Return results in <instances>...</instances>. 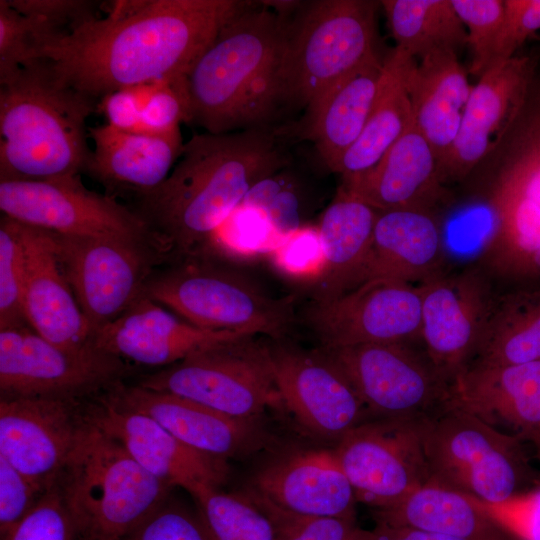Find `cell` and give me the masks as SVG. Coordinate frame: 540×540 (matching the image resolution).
I'll list each match as a JSON object with an SVG mask.
<instances>
[{
  "instance_id": "9a60e30c",
  "label": "cell",
  "mask_w": 540,
  "mask_h": 540,
  "mask_svg": "<svg viewBox=\"0 0 540 540\" xmlns=\"http://www.w3.org/2000/svg\"><path fill=\"white\" fill-rule=\"evenodd\" d=\"M422 422L369 419L337 441L333 450L357 502L386 508L429 481Z\"/></svg>"
},
{
  "instance_id": "74e56055",
  "label": "cell",
  "mask_w": 540,
  "mask_h": 540,
  "mask_svg": "<svg viewBox=\"0 0 540 540\" xmlns=\"http://www.w3.org/2000/svg\"><path fill=\"white\" fill-rule=\"evenodd\" d=\"M241 205L264 214L282 238L302 228L305 205L301 184L285 168L255 184Z\"/></svg>"
},
{
  "instance_id": "9c48e42d",
  "label": "cell",
  "mask_w": 540,
  "mask_h": 540,
  "mask_svg": "<svg viewBox=\"0 0 540 540\" xmlns=\"http://www.w3.org/2000/svg\"><path fill=\"white\" fill-rule=\"evenodd\" d=\"M425 458L432 482L487 504H502L540 486L517 434L448 404L422 422Z\"/></svg>"
},
{
  "instance_id": "4fadbf2b",
  "label": "cell",
  "mask_w": 540,
  "mask_h": 540,
  "mask_svg": "<svg viewBox=\"0 0 540 540\" xmlns=\"http://www.w3.org/2000/svg\"><path fill=\"white\" fill-rule=\"evenodd\" d=\"M0 209L20 223L62 235L160 241L133 209L89 190L80 174L0 181Z\"/></svg>"
},
{
  "instance_id": "8992f818",
  "label": "cell",
  "mask_w": 540,
  "mask_h": 540,
  "mask_svg": "<svg viewBox=\"0 0 540 540\" xmlns=\"http://www.w3.org/2000/svg\"><path fill=\"white\" fill-rule=\"evenodd\" d=\"M56 485L81 540H122L171 490L86 414Z\"/></svg>"
},
{
  "instance_id": "ba28073f",
  "label": "cell",
  "mask_w": 540,
  "mask_h": 540,
  "mask_svg": "<svg viewBox=\"0 0 540 540\" xmlns=\"http://www.w3.org/2000/svg\"><path fill=\"white\" fill-rule=\"evenodd\" d=\"M380 2L318 0L290 21L280 70L281 105L304 108L303 121L342 78L375 56Z\"/></svg>"
},
{
  "instance_id": "8fae6325",
  "label": "cell",
  "mask_w": 540,
  "mask_h": 540,
  "mask_svg": "<svg viewBox=\"0 0 540 540\" xmlns=\"http://www.w3.org/2000/svg\"><path fill=\"white\" fill-rule=\"evenodd\" d=\"M49 232L93 334L120 317L143 295L156 265L172 252L157 240Z\"/></svg>"
},
{
  "instance_id": "f907efd6",
  "label": "cell",
  "mask_w": 540,
  "mask_h": 540,
  "mask_svg": "<svg viewBox=\"0 0 540 540\" xmlns=\"http://www.w3.org/2000/svg\"><path fill=\"white\" fill-rule=\"evenodd\" d=\"M276 250V261L280 267L295 275L320 274L323 252L318 229L300 228L283 238Z\"/></svg>"
},
{
  "instance_id": "836d02e7",
  "label": "cell",
  "mask_w": 540,
  "mask_h": 540,
  "mask_svg": "<svg viewBox=\"0 0 540 540\" xmlns=\"http://www.w3.org/2000/svg\"><path fill=\"white\" fill-rule=\"evenodd\" d=\"M414 59L395 46L383 60L378 91L366 125L334 170L341 177L358 175L375 166L412 125L405 77Z\"/></svg>"
},
{
  "instance_id": "f35d334b",
  "label": "cell",
  "mask_w": 540,
  "mask_h": 540,
  "mask_svg": "<svg viewBox=\"0 0 540 540\" xmlns=\"http://www.w3.org/2000/svg\"><path fill=\"white\" fill-rule=\"evenodd\" d=\"M26 257L19 223L0 220V330L27 326L24 313Z\"/></svg>"
},
{
  "instance_id": "5bb4252c",
  "label": "cell",
  "mask_w": 540,
  "mask_h": 540,
  "mask_svg": "<svg viewBox=\"0 0 540 540\" xmlns=\"http://www.w3.org/2000/svg\"><path fill=\"white\" fill-rule=\"evenodd\" d=\"M126 373L125 362L91 344L69 349L29 326L0 330L1 397L79 398L109 389Z\"/></svg>"
},
{
  "instance_id": "3957f363",
  "label": "cell",
  "mask_w": 540,
  "mask_h": 540,
  "mask_svg": "<svg viewBox=\"0 0 540 540\" xmlns=\"http://www.w3.org/2000/svg\"><path fill=\"white\" fill-rule=\"evenodd\" d=\"M262 6L248 4L229 20L188 74L190 123L208 133L266 127L281 106L290 20Z\"/></svg>"
},
{
  "instance_id": "4dcf8cb0",
  "label": "cell",
  "mask_w": 540,
  "mask_h": 540,
  "mask_svg": "<svg viewBox=\"0 0 540 540\" xmlns=\"http://www.w3.org/2000/svg\"><path fill=\"white\" fill-rule=\"evenodd\" d=\"M378 211L339 186L318 229L323 265L313 283V301L334 300L363 283Z\"/></svg>"
},
{
  "instance_id": "4316f807",
  "label": "cell",
  "mask_w": 540,
  "mask_h": 540,
  "mask_svg": "<svg viewBox=\"0 0 540 540\" xmlns=\"http://www.w3.org/2000/svg\"><path fill=\"white\" fill-rule=\"evenodd\" d=\"M442 219L438 212L379 210L363 283L388 278L425 284L448 272Z\"/></svg>"
},
{
  "instance_id": "603a6c76",
  "label": "cell",
  "mask_w": 540,
  "mask_h": 540,
  "mask_svg": "<svg viewBox=\"0 0 540 540\" xmlns=\"http://www.w3.org/2000/svg\"><path fill=\"white\" fill-rule=\"evenodd\" d=\"M243 491L288 512L356 521L357 499L333 449L278 453L254 471Z\"/></svg>"
},
{
  "instance_id": "db71d44e",
  "label": "cell",
  "mask_w": 540,
  "mask_h": 540,
  "mask_svg": "<svg viewBox=\"0 0 540 540\" xmlns=\"http://www.w3.org/2000/svg\"><path fill=\"white\" fill-rule=\"evenodd\" d=\"M523 441L530 442L534 446L535 456L540 465V432L530 433L520 437ZM540 475V472H539Z\"/></svg>"
},
{
  "instance_id": "ab89813d",
  "label": "cell",
  "mask_w": 540,
  "mask_h": 540,
  "mask_svg": "<svg viewBox=\"0 0 540 540\" xmlns=\"http://www.w3.org/2000/svg\"><path fill=\"white\" fill-rule=\"evenodd\" d=\"M54 33L40 18L19 13L0 0V81L34 60Z\"/></svg>"
},
{
  "instance_id": "ac0fdd59",
  "label": "cell",
  "mask_w": 540,
  "mask_h": 540,
  "mask_svg": "<svg viewBox=\"0 0 540 540\" xmlns=\"http://www.w3.org/2000/svg\"><path fill=\"white\" fill-rule=\"evenodd\" d=\"M493 285L477 267L451 270L420 285L421 343L451 382L475 357L496 295Z\"/></svg>"
},
{
  "instance_id": "7dc6e473",
  "label": "cell",
  "mask_w": 540,
  "mask_h": 540,
  "mask_svg": "<svg viewBox=\"0 0 540 540\" xmlns=\"http://www.w3.org/2000/svg\"><path fill=\"white\" fill-rule=\"evenodd\" d=\"M27 477L0 456V534L8 532L43 496Z\"/></svg>"
},
{
  "instance_id": "277c9868",
  "label": "cell",
  "mask_w": 540,
  "mask_h": 540,
  "mask_svg": "<svg viewBox=\"0 0 540 540\" xmlns=\"http://www.w3.org/2000/svg\"><path fill=\"white\" fill-rule=\"evenodd\" d=\"M464 182L489 219L476 267L493 284L540 281V79L535 77L513 122Z\"/></svg>"
},
{
  "instance_id": "816d5d0a",
  "label": "cell",
  "mask_w": 540,
  "mask_h": 540,
  "mask_svg": "<svg viewBox=\"0 0 540 540\" xmlns=\"http://www.w3.org/2000/svg\"><path fill=\"white\" fill-rule=\"evenodd\" d=\"M98 109L107 123L117 129L137 133L141 124V112L127 88L119 89L102 97Z\"/></svg>"
},
{
  "instance_id": "52a82bcc",
  "label": "cell",
  "mask_w": 540,
  "mask_h": 540,
  "mask_svg": "<svg viewBox=\"0 0 540 540\" xmlns=\"http://www.w3.org/2000/svg\"><path fill=\"white\" fill-rule=\"evenodd\" d=\"M154 272L144 295L201 329L280 339L295 322L294 299L274 297L236 268L196 253Z\"/></svg>"
},
{
  "instance_id": "bcb514c9",
  "label": "cell",
  "mask_w": 540,
  "mask_h": 540,
  "mask_svg": "<svg viewBox=\"0 0 540 540\" xmlns=\"http://www.w3.org/2000/svg\"><path fill=\"white\" fill-rule=\"evenodd\" d=\"M539 29L540 0H504L503 20L489 68L515 56L527 38Z\"/></svg>"
},
{
  "instance_id": "f1b7e54d",
  "label": "cell",
  "mask_w": 540,
  "mask_h": 540,
  "mask_svg": "<svg viewBox=\"0 0 540 540\" xmlns=\"http://www.w3.org/2000/svg\"><path fill=\"white\" fill-rule=\"evenodd\" d=\"M449 404L520 437L540 432V360L470 365L452 380Z\"/></svg>"
},
{
  "instance_id": "6da1fadb",
  "label": "cell",
  "mask_w": 540,
  "mask_h": 540,
  "mask_svg": "<svg viewBox=\"0 0 540 540\" xmlns=\"http://www.w3.org/2000/svg\"><path fill=\"white\" fill-rule=\"evenodd\" d=\"M249 3L114 1L105 17L45 42L35 59L45 60L59 82L99 102L136 84L188 76L222 27Z\"/></svg>"
},
{
  "instance_id": "2e32d148",
  "label": "cell",
  "mask_w": 540,
  "mask_h": 540,
  "mask_svg": "<svg viewBox=\"0 0 540 540\" xmlns=\"http://www.w3.org/2000/svg\"><path fill=\"white\" fill-rule=\"evenodd\" d=\"M274 340L264 344L273 379L283 409L302 429L337 442L371 419L345 375L320 348L305 350Z\"/></svg>"
},
{
  "instance_id": "44dd1931",
  "label": "cell",
  "mask_w": 540,
  "mask_h": 540,
  "mask_svg": "<svg viewBox=\"0 0 540 540\" xmlns=\"http://www.w3.org/2000/svg\"><path fill=\"white\" fill-rule=\"evenodd\" d=\"M105 395L123 407L151 417L188 447L220 460L253 455L273 442L261 418L229 416L139 384L118 382Z\"/></svg>"
},
{
  "instance_id": "ee69618b",
  "label": "cell",
  "mask_w": 540,
  "mask_h": 540,
  "mask_svg": "<svg viewBox=\"0 0 540 540\" xmlns=\"http://www.w3.org/2000/svg\"><path fill=\"white\" fill-rule=\"evenodd\" d=\"M190 123L188 76H173L155 80L153 94L141 113L137 133L165 135Z\"/></svg>"
},
{
  "instance_id": "1f68e13d",
  "label": "cell",
  "mask_w": 540,
  "mask_h": 540,
  "mask_svg": "<svg viewBox=\"0 0 540 540\" xmlns=\"http://www.w3.org/2000/svg\"><path fill=\"white\" fill-rule=\"evenodd\" d=\"M376 526L406 527L465 540H517L483 502L427 482L392 506L375 509Z\"/></svg>"
},
{
  "instance_id": "681fc988",
  "label": "cell",
  "mask_w": 540,
  "mask_h": 540,
  "mask_svg": "<svg viewBox=\"0 0 540 540\" xmlns=\"http://www.w3.org/2000/svg\"><path fill=\"white\" fill-rule=\"evenodd\" d=\"M484 505L517 540H540V486L508 502Z\"/></svg>"
},
{
  "instance_id": "8d00e7d4",
  "label": "cell",
  "mask_w": 540,
  "mask_h": 540,
  "mask_svg": "<svg viewBox=\"0 0 540 540\" xmlns=\"http://www.w3.org/2000/svg\"><path fill=\"white\" fill-rule=\"evenodd\" d=\"M194 499L212 540H278L267 513L244 491L209 489Z\"/></svg>"
},
{
  "instance_id": "e0dca14e",
  "label": "cell",
  "mask_w": 540,
  "mask_h": 540,
  "mask_svg": "<svg viewBox=\"0 0 540 540\" xmlns=\"http://www.w3.org/2000/svg\"><path fill=\"white\" fill-rule=\"evenodd\" d=\"M309 327L322 347L421 342L422 289L374 278L327 302H312Z\"/></svg>"
},
{
  "instance_id": "7bdbcfd3",
  "label": "cell",
  "mask_w": 540,
  "mask_h": 540,
  "mask_svg": "<svg viewBox=\"0 0 540 540\" xmlns=\"http://www.w3.org/2000/svg\"><path fill=\"white\" fill-rule=\"evenodd\" d=\"M1 540H81L78 527L55 485Z\"/></svg>"
},
{
  "instance_id": "d590c367",
  "label": "cell",
  "mask_w": 540,
  "mask_h": 540,
  "mask_svg": "<svg viewBox=\"0 0 540 540\" xmlns=\"http://www.w3.org/2000/svg\"><path fill=\"white\" fill-rule=\"evenodd\" d=\"M380 5L395 46L415 59L437 51L457 53L468 43L451 0H383Z\"/></svg>"
},
{
  "instance_id": "d4e9b609",
  "label": "cell",
  "mask_w": 540,
  "mask_h": 540,
  "mask_svg": "<svg viewBox=\"0 0 540 540\" xmlns=\"http://www.w3.org/2000/svg\"><path fill=\"white\" fill-rule=\"evenodd\" d=\"M341 180V187L377 210L439 212L453 201V194L439 179L430 144L413 123L375 166Z\"/></svg>"
},
{
  "instance_id": "ffe728a7",
  "label": "cell",
  "mask_w": 540,
  "mask_h": 540,
  "mask_svg": "<svg viewBox=\"0 0 540 540\" xmlns=\"http://www.w3.org/2000/svg\"><path fill=\"white\" fill-rule=\"evenodd\" d=\"M535 53L491 66L472 87L459 132L438 163L441 183H462L495 148L519 112L536 77Z\"/></svg>"
},
{
  "instance_id": "e575fe53",
  "label": "cell",
  "mask_w": 540,
  "mask_h": 540,
  "mask_svg": "<svg viewBox=\"0 0 540 540\" xmlns=\"http://www.w3.org/2000/svg\"><path fill=\"white\" fill-rule=\"evenodd\" d=\"M538 360L540 288L496 294L470 365H515Z\"/></svg>"
},
{
  "instance_id": "60d3db41",
  "label": "cell",
  "mask_w": 540,
  "mask_h": 540,
  "mask_svg": "<svg viewBox=\"0 0 540 540\" xmlns=\"http://www.w3.org/2000/svg\"><path fill=\"white\" fill-rule=\"evenodd\" d=\"M250 497L273 522L278 540H376L373 530L358 527L356 521L292 513Z\"/></svg>"
},
{
  "instance_id": "b9f144b4",
  "label": "cell",
  "mask_w": 540,
  "mask_h": 540,
  "mask_svg": "<svg viewBox=\"0 0 540 540\" xmlns=\"http://www.w3.org/2000/svg\"><path fill=\"white\" fill-rule=\"evenodd\" d=\"M465 26L472 60L470 72L480 77L490 65L504 15V0H451Z\"/></svg>"
},
{
  "instance_id": "f546056e",
  "label": "cell",
  "mask_w": 540,
  "mask_h": 540,
  "mask_svg": "<svg viewBox=\"0 0 540 540\" xmlns=\"http://www.w3.org/2000/svg\"><path fill=\"white\" fill-rule=\"evenodd\" d=\"M405 86L413 124L430 144L438 164L459 132L473 86L452 50L431 53L419 62L414 59Z\"/></svg>"
},
{
  "instance_id": "d6a6232c",
  "label": "cell",
  "mask_w": 540,
  "mask_h": 540,
  "mask_svg": "<svg viewBox=\"0 0 540 540\" xmlns=\"http://www.w3.org/2000/svg\"><path fill=\"white\" fill-rule=\"evenodd\" d=\"M383 60L377 55L338 81L322 98L303 132L334 172L361 135L378 91Z\"/></svg>"
},
{
  "instance_id": "5b68a950",
  "label": "cell",
  "mask_w": 540,
  "mask_h": 540,
  "mask_svg": "<svg viewBox=\"0 0 540 540\" xmlns=\"http://www.w3.org/2000/svg\"><path fill=\"white\" fill-rule=\"evenodd\" d=\"M98 101L59 82L43 59L0 81V181L84 173Z\"/></svg>"
},
{
  "instance_id": "cb8c5ba5",
  "label": "cell",
  "mask_w": 540,
  "mask_h": 540,
  "mask_svg": "<svg viewBox=\"0 0 540 540\" xmlns=\"http://www.w3.org/2000/svg\"><path fill=\"white\" fill-rule=\"evenodd\" d=\"M251 335L196 327L142 295L120 317L97 330L92 344L124 362L167 366Z\"/></svg>"
},
{
  "instance_id": "7c38bea8",
  "label": "cell",
  "mask_w": 540,
  "mask_h": 540,
  "mask_svg": "<svg viewBox=\"0 0 540 540\" xmlns=\"http://www.w3.org/2000/svg\"><path fill=\"white\" fill-rule=\"evenodd\" d=\"M137 384L237 418H261L267 409H283L265 346L253 336L196 353Z\"/></svg>"
},
{
  "instance_id": "f6af8a7d",
  "label": "cell",
  "mask_w": 540,
  "mask_h": 540,
  "mask_svg": "<svg viewBox=\"0 0 540 540\" xmlns=\"http://www.w3.org/2000/svg\"><path fill=\"white\" fill-rule=\"evenodd\" d=\"M122 540H212L199 514L168 500Z\"/></svg>"
},
{
  "instance_id": "d6986e66",
  "label": "cell",
  "mask_w": 540,
  "mask_h": 540,
  "mask_svg": "<svg viewBox=\"0 0 540 540\" xmlns=\"http://www.w3.org/2000/svg\"><path fill=\"white\" fill-rule=\"evenodd\" d=\"M77 399L1 397L0 456L43 493L57 484L83 423Z\"/></svg>"
},
{
  "instance_id": "7402d4cb",
  "label": "cell",
  "mask_w": 540,
  "mask_h": 540,
  "mask_svg": "<svg viewBox=\"0 0 540 540\" xmlns=\"http://www.w3.org/2000/svg\"><path fill=\"white\" fill-rule=\"evenodd\" d=\"M86 416L118 440L151 475L169 487L179 486L193 498L227 480V461L183 444L151 417L123 407L106 395Z\"/></svg>"
},
{
  "instance_id": "f5cc1de1",
  "label": "cell",
  "mask_w": 540,
  "mask_h": 540,
  "mask_svg": "<svg viewBox=\"0 0 540 540\" xmlns=\"http://www.w3.org/2000/svg\"><path fill=\"white\" fill-rule=\"evenodd\" d=\"M376 540H465L440 533L406 527L376 526Z\"/></svg>"
},
{
  "instance_id": "83f0119b",
  "label": "cell",
  "mask_w": 540,
  "mask_h": 540,
  "mask_svg": "<svg viewBox=\"0 0 540 540\" xmlns=\"http://www.w3.org/2000/svg\"><path fill=\"white\" fill-rule=\"evenodd\" d=\"M93 140L84 173L113 194L133 197L160 185L170 174L183 147L180 129L148 135L117 129L108 123L89 127ZM116 198V197H115Z\"/></svg>"
},
{
  "instance_id": "7a4b0ae2",
  "label": "cell",
  "mask_w": 540,
  "mask_h": 540,
  "mask_svg": "<svg viewBox=\"0 0 540 540\" xmlns=\"http://www.w3.org/2000/svg\"><path fill=\"white\" fill-rule=\"evenodd\" d=\"M287 164L278 133L268 126L195 133L184 142L168 177L134 197L133 211L172 252L193 254L255 184Z\"/></svg>"
},
{
  "instance_id": "c3c4849f",
  "label": "cell",
  "mask_w": 540,
  "mask_h": 540,
  "mask_svg": "<svg viewBox=\"0 0 540 540\" xmlns=\"http://www.w3.org/2000/svg\"><path fill=\"white\" fill-rule=\"evenodd\" d=\"M19 13L38 17L57 37L69 33L84 21L97 16V4L87 0H8Z\"/></svg>"
},
{
  "instance_id": "30bf717a",
  "label": "cell",
  "mask_w": 540,
  "mask_h": 540,
  "mask_svg": "<svg viewBox=\"0 0 540 540\" xmlns=\"http://www.w3.org/2000/svg\"><path fill=\"white\" fill-rule=\"evenodd\" d=\"M416 343L320 349L345 375L371 419L425 420L449 404L451 381Z\"/></svg>"
},
{
  "instance_id": "484cf974",
  "label": "cell",
  "mask_w": 540,
  "mask_h": 540,
  "mask_svg": "<svg viewBox=\"0 0 540 540\" xmlns=\"http://www.w3.org/2000/svg\"><path fill=\"white\" fill-rule=\"evenodd\" d=\"M18 223L26 257L24 313L28 326L65 348L91 344L92 328L76 301L50 232Z\"/></svg>"
}]
</instances>
